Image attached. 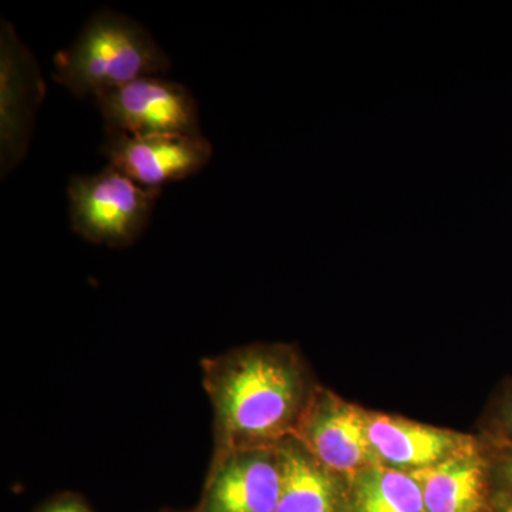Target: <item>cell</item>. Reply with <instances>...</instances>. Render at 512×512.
Segmentation results:
<instances>
[{"mask_svg":"<svg viewBox=\"0 0 512 512\" xmlns=\"http://www.w3.org/2000/svg\"><path fill=\"white\" fill-rule=\"evenodd\" d=\"M201 370L214 413V451L278 446L295 436L315 394L288 346L232 349L204 357Z\"/></svg>","mask_w":512,"mask_h":512,"instance_id":"obj_1","label":"cell"},{"mask_svg":"<svg viewBox=\"0 0 512 512\" xmlns=\"http://www.w3.org/2000/svg\"><path fill=\"white\" fill-rule=\"evenodd\" d=\"M170 69V59L136 20L101 10L56 59L55 80L77 97H97Z\"/></svg>","mask_w":512,"mask_h":512,"instance_id":"obj_2","label":"cell"},{"mask_svg":"<svg viewBox=\"0 0 512 512\" xmlns=\"http://www.w3.org/2000/svg\"><path fill=\"white\" fill-rule=\"evenodd\" d=\"M161 191L110 164L94 175H76L67 190L73 231L92 244L131 247L150 224Z\"/></svg>","mask_w":512,"mask_h":512,"instance_id":"obj_3","label":"cell"},{"mask_svg":"<svg viewBox=\"0 0 512 512\" xmlns=\"http://www.w3.org/2000/svg\"><path fill=\"white\" fill-rule=\"evenodd\" d=\"M94 101L106 121L107 133L201 134L194 97L183 84L171 80L143 77Z\"/></svg>","mask_w":512,"mask_h":512,"instance_id":"obj_4","label":"cell"},{"mask_svg":"<svg viewBox=\"0 0 512 512\" xmlns=\"http://www.w3.org/2000/svg\"><path fill=\"white\" fill-rule=\"evenodd\" d=\"M282 488L278 446L214 451L191 512H275Z\"/></svg>","mask_w":512,"mask_h":512,"instance_id":"obj_5","label":"cell"},{"mask_svg":"<svg viewBox=\"0 0 512 512\" xmlns=\"http://www.w3.org/2000/svg\"><path fill=\"white\" fill-rule=\"evenodd\" d=\"M367 417L369 413L359 407L319 390L293 437L333 473L355 476L365 468L380 466L367 433Z\"/></svg>","mask_w":512,"mask_h":512,"instance_id":"obj_6","label":"cell"},{"mask_svg":"<svg viewBox=\"0 0 512 512\" xmlns=\"http://www.w3.org/2000/svg\"><path fill=\"white\" fill-rule=\"evenodd\" d=\"M45 97V82L35 57L20 42L9 22L0 37V154L2 177L26 156L36 111Z\"/></svg>","mask_w":512,"mask_h":512,"instance_id":"obj_7","label":"cell"},{"mask_svg":"<svg viewBox=\"0 0 512 512\" xmlns=\"http://www.w3.org/2000/svg\"><path fill=\"white\" fill-rule=\"evenodd\" d=\"M101 153L109 164L148 188L185 180L200 173L212 158V146L202 134L107 133Z\"/></svg>","mask_w":512,"mask_h":512,"instance_id":"obj_8","label":"cell"},{"mask_svg":"<svg viewBox=\"0 0 512 512\" xmlns=\"http://www.w3.org/2000/svg\"><path fill=\"white\" fill-rule=\"evenodd\" d=\"M367 433L380 466L406 473L477 451L464 434L384 414H369Z\"/></svg>","mask_w":512,"mask_h":512,"instance_id":"obj_9","label":"cell"},{"mask_svg":"<svg viewBox=\"0 0 512 512\" xmlns=\"http://www.w3.org/2000/svg\"><path fill=\"white\" fill-rule=\"evenodd\" d=\"M282 488L275 512H346L348 494L338 474L319 463L296 437L278 444Z\"/></svg>","mask_w":512,"mask_h":512,"instance_id":"obj_10","label":"cell"},{"mask_svg":"<svg viewBox=\"0 0 512 512\" xmlns=\"http://www.w3.org/2000/svg\"><path fill=\"white\" fill-rule=\"evenodd\" d=\"M426 512H481L487 493L485 461L478 451L413 471Z\"/></svg>","mask_w":512,"mask_h":512,"instance_id":"obj_11","label":"cell"},{"mask_svg":"<svg viewBox=\"0 0 512 512\" xmlns=\"http://www.w3.org/2000/svg\"><path fill=\"white\" fill-rule=\"evenodd\" d=\"M350 512H426L419 483L406 471L372 466L352 476Z\"/></svg>","mask_w":512,"mask_h":512,"instance_id":"obj_12","label":"cell"},{"mask_svg":"<svg viewBox=\"0 0 512 512\" xmlns=\"http://www.w3.org/2000/svg\"><path fill=\"white\" fill-rule=\"evenodd\" d=\"M35 512H94V510L83 495L64 491V493L53 495L36 508Z\"/></svg>","mask_w":512,"mask_h":512,"instance_id":"obj_13","label":"cell"},{"mask_svg":"<svg viewBox=\"0 0 512 512\" xmlns=\"http://www.w3.org/2000/svg\"><path fill=\"white\" fill-rule=\"evenodd\" d=\"M501 426L512 437V396L505 400L500 412Z\"/></svg>","mask_w":512,"mask_h":512,"instance_id":"obj_14","label":"cell"},{"mask_svg":"<svg viewBox=\"0 0 512 512\" xmlns=\"http://www.w3.org/2000/svg\"><path fill=\"white\" fill-rule=\"evenodd\" d=\"M501 474H503L504 480L512 488V451L501 461Z\"/></svg>","mask_w":512,"mask_h":512,"instance_id":"obj_15","label":"cell"},{"mask_svg":"<svg viewBox=\"0 0 512 512\" xmlns=\"http://www.w3.org/2000/svg\"><path fill=\"white\" fill-rule=\"evenodd\" d=\"M505 512H512V508H508V510Z\"/></svg>","mask_w":512,"mask_h":512,"instance_id":"obj_16","label":"cell"},{"mask_svg":"<svg viewBox=\"0 0 512 512\" xmlns=\"http://www.w3.org/2000/svg\"><path fill=\"white\" fill-rule=\"evenodd\" d=\"M191 512V511H190Z\"/></svg>","mask_w":512,"mask_h":512,"instance_id":"obj_17","label":"cell"}]
</instances>
